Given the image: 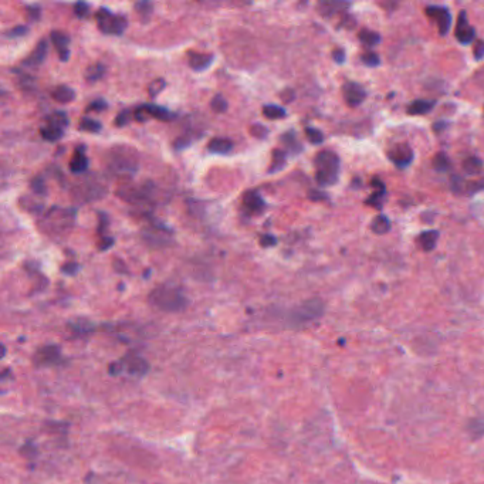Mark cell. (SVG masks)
<instances>
[{"label": "cell", "mask_w": 484, "mask_h": 484, "mask_svg": "<svg viewBox=\"0 0 484 484\" xmlns=\"http://www.w3.org/2000/svg\"><path fill=\"white\" fill-rule=\"evenodd\" d=\"M149 302L161 311L166 312H176L185 308L186 297L181 291V288L169 284L156 287L149 293Z\"/></svg>", "instance_id": "cell-1"}, {"label": "cell", "mask_w": 484, "mask_h": 484, "mask_svg": "<svg viewBox=\"0 0 484 484\" xmlns=\"http://www.w3.org/2000/svg\"><path fill=\"white\" fill-rule=\"evenodd\" d=\"M107 166L117 176H132L138 169L137 155L129 148H112L107 156Z\"/></svg>", "instance_id": "cell-2"}, {"label": "cell", "mask_w": 484, "mask_h": 484, "mask_svg": "<svg viewBox=\"0 0 484 484\" xmlns=\"http://www.w3.org/2000/svg\"><path fill=\"white\" fill-rule=\"evenodd\" d=\"M315 179L321 186L334 185L339 175V159L331 151H321L315 159Z\"/></svg>", "instance_id": "cell-3"}, {"label": "cell", "mask_w": 484, "mask_h": 484, "mask_svg": "<svg viewBox=\"0 0 484 484\" xmlns=\"http://www.w3.org/2000/svg\"><path fill=\"white\" fill-rule=\"evenodd\" d=\"M107 192V183L98 175H88L77 181L73 187V196L80 202H92L102 198Z\"/></svg>", "instance_id": "cell-4"}, {"label": "cell", "mask_w": 484, "mask_h": 484, "mask_svg": "<svg viewBox=\"0 0 484 484\" xmlns=\"http://www.w3.org/2000/svg\"><path fill=\"white\" fill-rule=\"evenodd\" d=\"M73 220H74L73 211L53 208L44 214V223L41 226L49 235H60L73 224Z\"/></svg>", "instance_id": "cell-5"}, {"label": "cell", "mask_w": 484, "mask_h": 484, "mask_svg": "<svg viewBox=\"0 0 484 484\" xmlns=\"http://www.w3.org/2000/svg\"><path fill=\"white\" fill-rule=\"evenodd\" d=\"M98 29L105 34H122L126 29V19L121 14H114L108 9H99L95 14Z\"/></svg>", "instance_id": "cell-6"}, {"label": "cell", "mask_w": 484, "mask_h": 484, "mask_svg": "<svg viewBox=\"0 0 484 484\" xmlns=\"http://www.w3.org/2000/svg\"><path fill=\"white\" fill-rule=\"evenodd\" d=\"M142 236H144L145 242L148 243L149 246L162 247V246L169 244L171 237H172V232L166 226H162L161 223H153L149 224L144 229Z\"/></svg>", "instance_id": "cell-7"}, {"label": "cell", "mask_w": 484, "mask_h": 484, "mask_svg": "<svg viewBox=\"0 0 484 484\" xmlns=\"http://www.w3.org/2000/svg\"><path fill=\"white\" fill-rule=\"evenodd\" d=\"M321 311H323V304L320 302V300H310L291 312V320L297 321V323L307 321V320L318 317L321 314Z\"/></svg>", "instance_id": "cell-8"}, {"label": "cell", "mask_w": 484, "mask_h": 484, "mask_svg": "<svg viewBox=\"0 0 484 484\" xmlns=\"http://www.w3.org/2000/svg\"><path fill=\"white\" fill-rule=\"evenodd\" d=\"M424 13L437 25L440 34H446L450 29V13L446 7L442 6H429L426 7Z\"/></svg>", "instance_id": "cell-9"}, {"label": "cell", "mask_w": 484, "mask_h": 484, "mask_svg": "<svg viewBox=\"0 0 484 484\" xmlns=\"http://www.w3.org/2000/svg\"><path fill=\"white\" fill-rule=\"evenodd\" d=\"M342 94H344V99L349 107H358L361 102L366 97L365 90L361 87L360 84L357 83H351L348 81L344 84L342 87Z\"/></svg>", "instance_id": "cell-10"}, {"label": "cell", "mask_w": 484, "mask_h": 484, "mask_svg": "<svg viewBox=\"0 0 484 484\" xmlns=\"http://www.w3.org/2000/svg\"><path fill=\"white\" fill-rule=\"evenodd\" d=\"M389 158L396 166L405 168L413 159V151L406 144H397L389 151Z\"/></svg>", "instance_id": "cell-11"}, {"label": "cell", "mask_w": 484, "mask_h": 484, "mask_svg": "<svg viewBox=\"0 0 484 484\" xmlns=\"http://www.w3.org/2000/svg\"><path fill=\"white\" fill-rule=\"evenodd\" d=\"M456 37L461 44H469L474 38V29L469 25L466 12L461 10L457 19V27H456Z\"/></svg>", "instance_id": "cell-12"}, {"label": "cell", "mask_w": 484, "mask_h": 484, "mask_svg": "<svg viewBox=\"0 0 484 484\" xmlns=\"http://www.w3.org/2000/svg\"><path fill=\"white\" fill-rule=\"evenodd\" d=\"M242 206H243V211L247 214H259L264 211L266 203L260 195H257L256 192H246L243 196V200H242Z\"/></svg>", "instance_id": "cell-13"}, {"label": "cell", "mask_w": 484, "mask_h": 484, "mask_svg": "<svg viewBox=\"0 0 484 484\" xmlns=\"http://www.w3.org/2000/svg\"><path fill=\"white\" fill-rule=\"evenodd\" d=\"M51 41L54 44V47L57 50L59 53V57L61 61H67L68 60V56H70V49H68V44H70V37L62 33V31H51Z\"/></svg>", "instance_id": "cell-14"}, {"label": "cell", "mask_w": 484, "mask_h": 484, "mask_svg": "<svg viewBox=\"0 0 484 484\" xmlns=\"http://www.w3.org/2000/svg\"><path fill=\"white\" fill-rule=\"evenodd\" d=\"M122 363H124L125 371L134 373V375L145 373L147 372V369H148V363L142 360L141 357L135 355V354H128L126 357H124Z\"/></svg>", "instance_id": "cell-15"}, {"label": "cell", "mask_w": 484, "mask_h": 484, "mask_svg": "<svg viewBox=\"0 0 484 484\" xmlns=\"http://www.w3.org/2000/svg\"><path fill=\"white\" fill-rule=\"evenodd\" d=\"M47 50H49L47 41H46V40H41V41L37 44V47L30 53V56L26 59L23 64H25V65H29V67H36V65H40L41 62L46 60Z\"/></svg>", "instance_id": "cell-16"}, {"label": "cell", "mask_w": 484, "mask_h": 484, "mask_svg": "<svg viewBox=\"0 0 484 484\" xmlns=\"http://www.w3.org/2000/svg\"><path fill=\"white\" fill-rule=\"evenodd\" d=\"M60 348L56 347V345H49V347L41 348L38 349L37 355H36V361L38 363L41 365H47V363H51V362H57L60 360Z\"/></svg>", "instance_id": "cell-17"}, {"label": "cell", "mask_w": 484, "mask_h": 484, "mask_svg": "<svg viewBox=\"0 0 484 484\" xmlns=\"http://www.w3.org/2000/svg\"><path fill=\"white\" fill-rule=\"evenodd\" d=\"M88 169V159L84 153V149L83 147H78L75 149L74 155L70 161V171L73 174H83L86 172Z\"/></svg>", "instance_id": "cell-18"}, {"label": "cell", "mask_w": 484, "mask_h": 484, "mask_svg": "<svg viewBox=\"0 0 484 484\" xmlns=\"http://www.w3.org/2000/svg\"><path fill=\"white\" fill-rule=\"evenodd\" d=\"M213 62V56L212 54H199V53H190L189 56V65L195 71H202L206 70Z\"/></svg>", "instance_id": "cell-19"}, {"label": "cell", "mask_w": 484, "mask_h": 484, "mask_svg": "<svg viewBox=\"0 0 484 484\" xmlns=\"http://www.w3.org/2000/svg\"><path fill=\"white\" fill-rule=\"evenodd\" d=\"M233 148V142L227 138H213L208 144V149L213 153H227Z\"/></svg>", "instance_id": "cell-20"}, {"label": "cell", "mask_w": 484, "mask_h": 484, "mask_svg": "<svg viewBox=\"0 0 484 484\" xmlns=\"http://www.w3.org/2000/svg\"><path fill=\"white\" fill-rule=\"evenodd\" d=\"M51 95H53V98L56 99L57 102H60V104L71 102L75 98L74 90L67 87V86H59L57 88H54L53 92H51Z\"/></svg>", "instance_id": "cell-21"}, {"label": "cell", "mask_w": 484, "mask_h": 484, "mask_svg": "<svg viewBox=\"0 0 484 484\" xmlns=\"http://www.w3.org/2000/svg\"><path fill=\"white\" fill-rule=\"evenodd\" d=\"M372 186L375 187V192L371 198L368 199L366 202L373 206V208H381L382 206V198L385 195V187H384V183L382 181H378V179H373L372 181Z\"/></svg>", "instance_id": "cell-22"}, {"label": "cell", "mask_w": 484, "mask_h": 484, "mask_svg": "<svg viewBox=\"0 0 484 484\" xmlns=\"http://www.w3.org/2000/svg\"><path fill=\"white\" fill-rule=\"evenodd\" d=\"M435 102L433 101H426V99H418L413 101L408 107V112L410 115H423L426 112H429L433 108Z\"/></svg>", "instance_id": "cell-23"}, {"label": "cell", "mask_w": 484, "mask_h": 484, "mask_svg": "<svg viewBox=\"0 0 484 484\" xmlns=\"http://www.w3.org/2000/svg\"><path fill=\"white\" fill-rule=\"evenodd\" d=\"M40 134H41V137L44 138L46 141H49V142H56V141H59V139L62 137L64 129L59 128V126H54V125L46 124L40 128Z\"/></svg>", "instance_id": "cell-24"}, {"label": "cell", "mask_w": 484, "mask_h": 484, "mask_svg": "<svg viewBox=\"0 0 484 484\" xmlns=\"http://www.w3.org/2000/svg\"><path fill=\"white\" fill-rule=\"evenodd\" d=\"M437 237H439L437 232L430 230V232H424V233H422V235L419 236V239H418V242H419L421 247H422L424 251H430V250L435 248L436 243H437Z\"/></svg>", "instance_id": "cell-25"}, {"label": "cell", "mask_w": 484, "mask_h": 484, "mask_svg": "<svg viewBox=\"0 0 484 484\" xmlns=\"http://www.w3.org/2000/svg\"><path fill=\"white\" fill-rule=\"evenodd\" d=\"M147 110H148L151 118H156L159 121H169L172 118L171 111H168L163 107H158V105H152V104H147Z\"/></svg>", "instance_id": "cell-26"}, {"label": "cell", "mask_w": 484, "mask_h": 484, "mask_svg": "<svg viewBox=\"0 0 484 484\" xmlns=\"http://www.w3.org/2000/svg\"><path fill=\"white\" fill-rule=\"evenodd\" d=\"M371 229H372V232H375L376 235H384L386 232H389L391 222L388 220V217H385L384 214H379V216H376L372 220Z\"/></svg>", "instance_id": "cell-27"}, {"label": "cell", "mask_w": 484, "mask_h": 484, "mask_svg": "<svg viewBox=\"0 0 484 484\" xmlns=\"http://www.w3.org/2000/svg\"><path fill=\"white\" fill-rule=\"evenodd\" d=\"M286 166V153L284 151L281 149H275L273 152V161H272V165L269 168V172L270 174H274V172H278L280 169H283Z\"/></svg>", "instance_id": "cell-28"}, {"label": "cell", "mask_w": 484, "mask_h": 484, "mask_svg": "<svg viewBox=\"0 0 484 484\" xmlns=\"http://www.w3.org/2000/svg\"><path fill=\"white\" fill-rule=\"evenodd\" d=\"M104 73H105V67H104V64L95 62V64L90 65L87 68V71H86V78H87V81H90V83H95V81H98L99 78H102Z\"/></svg>", "instance_id": "cell-29"}, {"label": "cell", "mask_w": 484, "mask_h": 484, "mask_svg": "<svg viewBox=\"0 0 484 484\" xmlns=\"http://www.w3.org/2000/svg\"><path fill=\"white\" fill-rule=\"evenodd\" d=\"M344 7H347V3H339V1H323L318 4V9L324 16H331Z\"/></svg>", "instance_id": "cell-30"}, {"label": "cell", "mask_w": 484, "mask_h": 484, "mask_svg": "<svg viewBox=\"0 0 484 484\" xmlns=\"http://www.w3.org/2000/svg\"><path fill=\"white\" fill-rule=\"evenodd\" d=\"M46 124L54 125V126H59V128H61V129H65V126L68 125V117L65 115V112L62 111L53 112L51 115L47 117Z\"/></svg>", "instance_id": "cell-31"}, {"label": "cell", "mask_w": 484, "mask_h": 484, "mask_svg": "<svg viewBox=\"0 0 484 484\" xmlns=\"http://www.w3.org/2000/svg\"><path fill=\"white\" fill-rule=\"evenodd\" d=\"M358 37L365 46H375L381 41V36L378 33L372 31V30H368V29H362L358 33Z\"/></svg>", "instance_id": "cell-32"}, {"label": "cell", "mask_w": 484, "mask_h": 484, "mask_svg": "<svg viewBox=\"0 0 484 484\" xmlns=\"http://www.w3.org/2000/svg\"><path fill=\"white\" fill-rule=\"evenodd\" d=\"M263 114L266 118L269 120H280L283 117H286V110L278 107V105H264L263 107Z\"/></svg>", "instance_id": "cell-33"}, {"label": "cell", "mask_w": 484, "mask_h": 484, "mask_svg": "<svg viewBox=\"0 0 484 484\" xmlns=\"http://www.w3.org/2000/svg\"><path fill=\"white\" fill-rule=\"evenodd\" d=\"M463 168L467 174L476 175L479 174L482 169H483V162L480 161L479 158H469L466 159L464 163H463Z\"/></svg>", "instance_id": "cell-34"}, {"label": "cell", "mask_w": 484, "mask_h": 484, "mask_svg": "<svg viewBox=\"0 0 484 484\" xmlns=\"http://www.w3.org/2000/svg\"><path fill=\"white\" fill-rule=\"evenodd\" d=\"M78 128L81 131H87V132H98L101 129V124L98 121L91 120V118H83L78 124Z\"/></svg>", "instance_id": "cell-35"}, {"label": "cell", "mask_w": 484, "mask_h": 484, "mask_svg": "<svg viewBox=\"0 0 484 484\" xmlns=\"http://www.w3.org/2000/svg\"><path fill=\"white\" fill-rule=\"evenodd\" d=\"M211 107H212V110H213L214 112H219V114H222V112H224L226 110H227V101L224 99L223 95L217 94V95H214V97H213V99H212Z\"/></svg>", "instance_id": "cell-36"}, {"label": "cell", "mask_w": 484, "mask_h": 484, "mask_svg": "<svg viewBox=\"0 0 484 484\" xmlns=\"http://www.w3.org/2000/svg\"><path fill=\"white\" fill-rule=\"evenodd\" d=\"M449 165L450 163H449V159H447V156L445 153H437L435 156V159H433V168H435L436 171L445 172L447 168H449Z\"/></svg>", "instance_id": "cell-37"}, {"label": "cell", "mask_w": 484, "mask_h": 484, "mask_svg": "<svg viewBox=\"0 0 484 484\" xmlns=\"http://www.w3.org/2000/svg\"><path fill=\"white\" fill-rule=\"evenodd\" d=\"M305 135L308 138L311 144H321L324 141V135L315 128H307L305 129Z\"/></svg>", "instance_id": "cell-38"}, {"label": "cell", "mask_w": 484, "mask_h": 484, "mask_svg": "<svg viewBox=\"0 0 484 484\" xmlns=\"http://www.w3.org/2000/svg\"><path fill=\"white\" fill-rule=\"evenodd\" d=\"M163 87H165V80L158 78V80L152 81V83H151V84L148 86L149 95H151V97H155V95H158L162 90H163Z\"/></svg>", "instance_id": "cell-39"}, {"label": "cell", "mask_w": 484, "mask_h": 484, "mask_svg": "<svg viewBox=\"0 0 484 484\" xmlns=\"http://www.w3.org/2000/svg\"><path fill=\"white\" fill-rule=\"evenodd\" d=\"M27 31H29V29H27L26 26H16V27H13L12 30L6 31L4 36L7 38H17L25 36Z\"/></svg>", "instance_id": "cell-40"}, {"label": "cell", "mask_w": 484, "mask_h": 484, "mask_svg": "<svg viewBox=\"0 0 484 484\" xmlns=\"http://www.w3.org/2000/svg\"><path fill=\"white\" fill-rule=\"evenodd\" d=\"M361 60L363 61V64H366V65H369V67H376V65L379 64V57H378L375 53H372V51H369V53H363V54L361 56Z\"/></svg>", "instance_id": "cell-41"}, {"label": "cell", "mask_w": 484, "mask_h": 484, "mask_svg": "<svg viewBox=\"0 0 484 484\" xmlns=\"http://www.w3.org/2000/svg\"><path fill=\"white\" fill-rule=\"evenodd\" d=\"M30 186H31L33 192H34L36 195H46V192H47V189H46V183L43 182V179H41V178H36V179H33Z\"/></svg>", "instance_id": "cell-42"}, {"label": "cell", "mask_w": 484, "mask_h": 484, "mask_svg": "<svg viewBox=\"0 0 484 484\" xmlns=\"http://www.w3.org/2000/svg\"><path fill=\"white\" fill-rule=\"evenodd\" d=\"M135 10H137L141 16L144 17H148L151 12H152V3L149 1H141V3H137L135 4Z\"/></svg>", "instance_id": "cell-43"}, {"label": "cell", "mask_w": 484, "mask_h": 484, "mask_svg": "<svg viewBox=\"0 0 484 484\" xmlns=\"http://www.w3.org/2000/svg\"><path fill=\"white\" fill-rule=\"evenodd\" d=\"M134 117H135V120L139 121V122H145V121H148L149 118H151V115H149L148 110H147V105H141V107H138L137 110H135Z\"/></svg>", "instance_id": "cell-44"}, {"label": "cell", "mask_w": 484, "mask_h": 484, "mask_svg": "<svg viewBox=\"0 0 484 484\" xmlns=\"http://www.w3.org/2000/svg\"><path fill=\"white\" fill-rule=\"evenodd\" d=\"M129 121H131V112L128 111V110L121 111L118 114V117L115 118V124H117V126H124V125L128 124Z\"/></svg>", "instance_id": "cell-45"}, {"label": "cell", "mask_w": 484, "mask_h": 484, "mask_svg": "<svg viewBox=\"0 0 484 484\" xmlns=\"http://www.w3.org/2000/svg\"><path fill=\"white\" fill-rule=\"evenodd\" d=\"M105 108H107V102H105L104 99H97V101H94V102H91V104L88 105L87 111L99 112L102 111V110H105Z\"/></svg>", "instance_id": "cell-46"}, {"label": "cell", "mask_w": 484, "mask_h": 484, "mask_svg": "<svg viewBox=\"0 0 484 484\" xmlns=\"http://www.w3.org/2000/svg\"><path fill=\"white\" fill-rule=\"evenodd\" d=\"M88 10H90V6H88L87 3H83V1L77 3L74 6L75 16H78V17H84V16H87Z\"/></svg>", "instance_id": "cell-47"}, {"label": "cell", "mask_w": 484, "mask_h": 484, "mask_svg": "<svg viewBox=\"0 0 484 484\" xmlns=\"http://www.w3.org/2000/svg\"><path fill=\"white\" fill-rule=\"evenodd\" d=\"M275 243H277V240L273 235H264L260 239V244L263 247H270V246H274Z\"/></svg>", "instance_id": "cell-48"}, {"label": "cell", "mask_w": 484, "mask_h": 484, "mask_svg": "<svg viewBox=\"0 0 484 484\" xmlns=\"http://www.w3.org/2000/svg\"><path fill=\"white\" fill-rule=\"evenodd\" d=\"M473 53H474V57H476L477 60H480L482 57H484V41L483 40H479V41L476 43V46H474Z\"/></svg>", "instance_id": "cell-49"}, {"label": "cell", "mask_w": 484, "mask_h": 484, "mask_svg": "<svg viewBox=\"0 0 484 484\" xmlns=\"http://www.w3.org/2000/svg\"><path fill=\"white\" fill-rule=\"evenodd\" d=\"M27 14L30 17V20H37L40 16V7L38 6H30L27 7Z\"/></svg>", "instance_id": "cell-50"}, {"label": "cell", "mask_w": 484, "mask_h": 484, "mask_svg": "<svg viewBox=\"0 0 484 484\" xmlns=\"http://www.w3.org/2000/svg\"><path fill=\"white\" fill-rule=\"evenodd\" d=\"M333 56H334V60H335L336 62H344V60H345V53H344V50L342 49L334 50Z\"/></svg>", "instance_id": "cell-51"}, {"label": "cell", "mask_w": 484, "mask_h": 484, "mask_svg": "<svg viewBox=\"0 0 484 484\" xmlns=\"http://www.w3.org/2000/svg\"><path fill=\"white\" fill-rule=\"evenodd\" d=\"M77 270H78V266H77V264H74V263L65 264V266L62 267V272H64L65 274H74Z\"/></svg>", "instance_id": "cell-52"}, {"label": "cell", "mask_w": 484, "mask_h": 484, "mask_svg": "<svg viewBox=\"0 0 484 484\" xmlns=\"http://www.w3.org/2000/svg\"><path fill=\"white\" fill-rule=\"evenodd\" d=\"M112 243H114V240H112V239H108V237H102V239H101V243H99V248H101V250H105V248H108L110 246H112Z\"/></svg>", "instance_id": "cell-53"}]
</instances>
